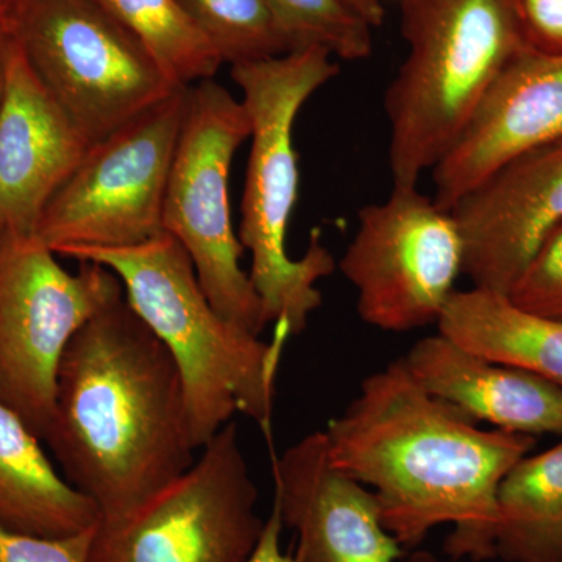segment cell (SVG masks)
I'll use <instances>...</instances> for the list:
<instances>
[{"label":"cell","mask_w":562,"mask_h":562,"mask_svg":"<svg viewBox=\"0 0 562 562\" xmlns=\"http://www.w3.org/2000/svg\"><path fill=\"white\" fill-rule=\"evenodd\" d=\"M199 452L136 512L99 520L88 562H247L266 519L238 425L228 422Z\"/></svg>","instance_id":"obj_9"},{"label":"cell","mask_w":562,"mask_h":562,"mask_svg":"<svg viewBox=\"0 0 562 562\" xmlns=\"http://www.w3.org/2000/svg\"><path fill=\"white\" fill-rule=\"evenodd\" d=\"M408 54L384 94L394 187H417L498 74L527 49L512 0H402Z\"/></svg>","instance_id":"obj_5"},{"label":"cell","mask_w":562,"mask_h":562,"mask_svg":"<svg viewBox=\"0 0 562 562\" xmlns=\"http://www.w3.org/2000/svg\"><path fill=\"white\" fill-rule=\"evenodd\" d=\"M3 94V61H2V52H0V102H2Z\"/></svg>","instance_id":"obj_30"},{"label":"cell","mask_w":562,"mask_h":562,"mask_svg":"<svg viewBox=\"0 0 562 562\" xmlns=\"http://www.w3.org/2000/svg\"><path fill=\"white\" fill-rule=\"evenodd\" d=\"M13 35L91 144L183 90L94 0H21Z\"/></svg>","instance_id":"obj_8"},{"label":"cell","mask_w":562,"mask_h":562,"mask_svg":"<svg viewBox=\"0 0 562 562\" xmlns=\"http://www.w3.org/2000/svg\"><path fill=\"white\" fill-rule=\"evenodd\" d=\"M562 138V57L520 50L498 74L453 146L431 169L435 199L465 192L519 155Z\"/></svg>","instance_id":"obj_15"},{"label":"cell","mask_w":562,"mask_h":562,"mask_svg":"<svg viewBox=\"0 0 562 562\" xmlns=\"http://www.w3.org/2000/svg\"><path fill=\"white\" fill-rule=\"evenodd\" d=\"M462 276L508 294L562 222V138L513 158L454 203Z\"/></svg>","instance_id":"obj_12"},{"label":"cell","mask_w":562,"mask_h":562,"mask_svg":"<svg viewBox=\"0 0 562 562\" xmlns=\"http://www.w3.org/2000/svg\"><path fill=\"white\" fill-rule=\"evenodd\" d=\"M222 61L239 65L288 54L265 0H179Z\"/></svg>","instance_id":"obj_22"},{"label":"cell","mask_w":562,"mask_h":562,"mask_svg":"<svg viewBox=\"0 0 562 562\" xmlns=\"http://www.w3.org/2000/svg\"><path fill=\"white\" fill-rule=\"evenodd\" d=\"M36 235L0 232V402L44 441L66 347L92 317L125 297L106 266L66 271Z\"/></svg>","instance_id":"obj_7"},{"label":"cell","mask_w":562,"mask_h":562,"mask_svg":"<svg viewBox=\"0 0 562 562\" xmlns=\"http://www.w3.org/2000/svg\"><path fill=\"white\" fill-rule=\"evenodd\" d=\"M464 250L452 211L417 187H394L358 211L339 269L357 291V312L383 331L438 325L462 276Z\"/></svg>","instance_id":"obj_11"},{"label":"cell","mask_w":562,"mask_h":562,"mask_svg":"<svg viewBox=\"0 0 562 562\" xmlns=\"http://www.w3.org/2000/svg\"><path fill=\"white\" fill-rule=\"evenodd\" d=\"M508 297L527 312L562 322V222L536 251Z\"/></svg>","instance_id":"obj_23"},{"label":"cell","mask_w":562,"mask_h":562,"mask_svg":"<svg viewBox=\"0 0 562 562\" xmlns=\"http://www.w3.org/2000/svg\"><path fill=\"white\" fill-rule=\"evenodd\" d=\"M44 441L102 520L136 512L194 464L179 366L125 297L66 347Z\"/></svg>","instance_id":"obj_2"},{"label":"cell","mask_w":562,"mask_h":562,"mask_svg":"<svg viewBox=\"0 0 562 562\" xmlns=\"http://www.w3.org/2000/svg\"><path fill=\"white\" fill-rule=\"evenodd\" d=\"M249 113L213 79L188 88L187 111L162 206V228L190 255L199 283L221 316L260 336L268 325L233 228L228 179L250 139Z\"/></svg>","instance_id":"obj_6"},{"label":"cell","mask_w":562,"mask_h":562,"mask_svg":"<svg viewBox=\"0 0 562 562\" xmlns=\"http://www.w3.org/2000/svg\"><path fill=\"white\" fill-rule=\"evenodd\" d=\"M146 47L181 88L211 80L224 65L179 0H94Z\"/></svg>","instance_id":"obj_20"},{"label":"cell","mask_w":562,"mask_h":562,"mask_svg":"<svg viewBox=\"0 0 562 562\" xmlns=\"http://www.w3.org/2000/svg\"><path fill=\"white\" fill-rule=\"evenodd\" d=\"M231 74L251 124L238 238L250 254L249 277L266 325L292 338L324 302L317 283L336 269L319 231L312 233L301 258L288 254V228L301 188L292 132L302 106L338 76L339 65L327 50L310 47L239 63Z\"/></svg>","instance_id":"obj_4"},{"label":"cell","mask_w":562,"mask_h":562,"mask_svg":"<svg viewBox=\"0 0 562 562\" xmlns=\"http://www.w3.org/2000/svg\"><path fill=\"white\" fill-rule=\"evenodd\" d=\"M494 552L505 562H562V441L502 480Z\"/></svg>","instance_id":"obj_19"},{"label":"cell","mask_w":562,"mask_h":562,"mask_svg":"<svg viewBox=\"0 0 562 562\" xmlns=\"http://www.w3.org/2000/svg\"><path fill=\"white\" fill-rule=\"evenodd\" d=\"M188 88L95 140L44 210L36 236L57 255L138 246L165 233L162 206Z\"/></svg>","instance_id":"obj_10"},{"label":"cell","mask_w":562,"mask_h":562,"mask_svg":"<svg viewBox=\"0 0 562 562\" xmlns=\"http://www.w3.org/2000/svg\"><path fill=\"white\" fill-rule=\"evenodd\" d=\"M403 562H457V560L446 561L436 557L435 553L428 552V550H416V552H413L409 554V557H406Z\"/></svg>","instance_id":"obj_29"},{"label":"cell","mask_w":562,"mask_h":562,"mask_svg":"<svg viewBox=\"0 0 562 562\" xmlns=\"http://www.w3.org/2000/svg\"><path fill=\"white\" fill-rule=\"evenodd\" d=\"M273 503L299 539L297 562H397L403 547L384 527L375 494L339 471L327 436L314 431L272 453Z\"/></svg>","instance_id":"obj_14"},{"label":"cell","mask_w":562,"mask_h":562,"mask_svg":"<svg viewBox=\"0 0 562 562\" xmlns=\"http://www.w3.org/2000/svg\"><path fill=\"white\" fill-rule=\"evenodd\" d=\"M436 327L462 349L562 387V322L527 312L508 294L457 290Z\"/></svg>","instance_id":"obj_18"},{"label":"cell","mask_w":562,"mask_h":562,"mask_svg":"<svg viewBox=\"0 0 562 562\" xmlns=\"http://www.w3.org/2000/svg\"><path fill=\"white\" fill-rule=\"evenodd\" d=\"M0 232L36 235L91 143L36 76L20 40H0Z\"/></svg>","instance_id":"obj_13"},{"label":"cell","mask_w":562,"mask_h":562,"mask_svg":"<svg viewBox=\"0 0 562 562\" xmlns=\"http://www.w3.org/2000/svg\"><path fill=\"white\" fill-rule=\"evenodd\" d=\"M99 520L98 506L66 482L38 436L0 402V524L40 538H68Z\"/></svg>","instance_id":"obj_17"},{"label":"cell","mask_w":562,"mask_h":562,"mask_svg":"<svg viewBox=\"0 0 562 562\" xmlns=\"http://www.w3.org/2000/svg\"><path fill=\"white\" fill-rule=\"evenodd\" d=\"M284 525L281 520L279 506L272 503L271 514L266 517L265 530L254 553L247 562H297L294 554H286L281 550V531Z\"/></svg>","instance_id":"obj_26"},{"label":"cell","mask_w":562,"mask_h":562,"mask_svg":"<svg viewBox=\"0 0 562 562\" xmlns=\"http://www.w3.org/2000/svg\"><path fill=\"white\" fill-rule=\"evenodd\" d=\"M94 528L68 538H40L0 524V562H88Z\"/></svg>","instance_id":"obj_24"},{"label":"cell","mask_w":562,"mask_h":562,"mask_svg":"<svg viewBox=\"0 0 562 562\" xmlns=\"http://www.w3.org/2000/svg\"><path fill=\"white\" fill-rule=\"evenodd\" d=\"M351 10L357 11L372 27H379L384 20L383 0H344Z\"/></svg>","instance_id":"obj_27"},{"label":"cell","mask_w":562,"mask_h":562,"mask_svg":"<svg viewBox=\"0 0 562 562\" xmlns=\"http://www.w3.org/2000/svg\"><path fill=\"white\" fill-rule=\"evenodd\" d=\"M512 7L525 47L562 57V0H512Z\"/></svg>","instance_id":"obj_25"},{"label":"cell","mask_w":562,"mask_h":562,"mask_svg":"<svg viewBox=\"0 0 562 562\" xmlns=\"http://www.w3.org/2000/svg\"><path fill=\"white\" fill-rule=\"evenodd\" d=\"M406 369L432 397L497 430L562 436V387L462 349L441 333L414 344Z\"/></svg>","instance_id":"obj_16"},{"label":"cell","mask_w":562,"mask_h":562,"mask_svg":"<svg viewBox=\"0 0 562 562\" xmlns=\"http://www.w3.org/2000/svg\"><path fill=\"white\" fill-rule=\"evenodd\" d=\"M21 0H0V40L13 35Z\"/></svg>","instance_id":"obj_28"},{"label":"cell","mask_w":562,"mask_h":562,"mask_svg":"<svg viewBox=\"0 0 562 562\" xmlns=\"http://www.w3.org/2000/svg\"><path fill=\"white\" fill-rule=\"evenodd\" d=\"M65 257L106 266L125 301L179 366L195 450L244 414L271 439L284 333L271 342L225 319L199 283L188 251L169 233L120 249H76Z\"/></svg>","instance_id":"obj_3"},{"label":"cell","mask_w":562,"mask_h":562,"mask_svg":"<svg viewBox=\"0 0 562 562\" xmlns=\"http://www.w3.org/2000/svg\"><path fill=\"white\" fill-rule=\"evenodd\" d=\"M288 52L319 47L333 58L371 57L373 27L344 0H265Z\"/></svg>","instance_id":"obj_21"},{"label":"cell","mask_w":562,"mask_h":562,"mask_svg":"<svg viewBox=\"0 0 562 562\" xmlns=\"http://www.w3.org/2000/svg\"><path fill=\"white\" fill-rule=\"evenodd\" d=\"M324 432L333 464L375 494L403 549L452 525L446 552L479 562L495 558L502 480L536 446L532 436L484 430L432 397L402 358L366 376Z\"/></svg>","instance_id":"obj_1"}]
</instances>
